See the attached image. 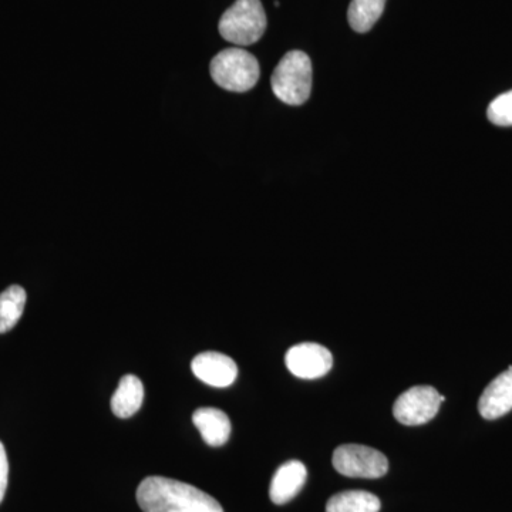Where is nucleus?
<instances>
[{
	"mask_svg": "<svg viewBox=\"0 0 512 512\" xmlns=\"http://www.w3.org/2000/svg\"><path fill=\"white\" fill-rule=\"evenodd\" d=\"M137 501L144 512H224L211 495L173 478H144Z\"/></svg>",
	"mask_w": 512,
	"mask_h": 512,
	"instance_id": "f257e3e1",
	"label": "nucleus"
},
{
	"mask_svg": "<svg viewBox=\"0 0 512 512\" xmlns=\"http://www.w3.org/2000/svg\"><path fill=\"white\" fill-rule=\"evenodd\" d=\"M272 90L289 106H301L312 90V63L301 50H292L282 57L271 79Z\"/></svg>",
	"mask_w": 512,
	"mask_h": 512,
	"instance_id": "f03ea898",
	"label": "nucleus"
},
{
	"mask_svg": "<svg viewBox=\"0 0 512 512\" xmlns=\"http://www.w3.org/2000/svg\"><path fill=\"white\" fill-rule=\"evenodd\" d=\"M212 80L228 92L245 93L258 83V60L247 50L239 47L222 50L211 62Z\"/></svg>",
	"mask_w": 512,
	"mask_h": 512,
	"instance_id": "7ed1b4c3",
	"label": "nucleus"
},
{
	"mask_svg": "<svg viewBox=\"0 0 512 512\" xmlns=\"http://www.w3.org/2000/svg\"><path fill=\"white\" fill-rule=\"evenodd\" d=\"M218 29L229 43L254 45L266 30V15L261 0H237L222 15Z\"/></svg>",
	"mask_w": 512,
	"mask_h": 512,
	"instance_id": "20e7f679",
	"label": "nucleus"
},
{
	"mask_svg": "<svg viewBox=\"0 0 512 512\" xmlns=\"http://www.w3.org/2000/svg\"><path fill=\"white\" fill-rule=\"evenodd\" d=\"M333 467L346 477L380 478L389 470V460L375 448L343 444L333 453Z\"/></svg>",
	"mask_w": 512,
	"mask_h": 512,
	"instance_id": "39448f33",
	"label": "nucleus"
},
{
	"mask_svg": "<svg viewBox=\"0 0 512 512\" xmlns=\"http://www.w3.org/2000/svg\"><path fill=\"white\" fill-rule=\"evenodd\" d=\"M444 400L434 387L414 386L397 397L393 414L404 426H420L436 417Z\"/></svg>",
	"mask_w": 512,
	"mask_h": 512,
	"instance_id": "423d86ee",
	"label": "nucleus"
},
{
	"mask_svg": "<svg viewBox=\"0 0 512 512\" xmlns=\"http://www.w3.org/2000/svg\"><path fill=\"white\" fill-rule=\"evenodd\" d=\"M285 363L289 372L299 379H319L332 369L333 356L325 346L305 342L288 350Z\"/></svg>",
	"mask_w": 512,
	"mask_h": 512,
	"instance_id": "0eeeda50",
	"label": "nucleus"
},
{
	"mask_svg": "<svg viewBox=\"0 0 512 512\" xmlns=\"http://www.w3.org/2000/svg\"><path fill=\"white\" fill-rule=\"evenodd\" d=\"M194 375L212 387H228L237 380L238 366L231 357L220 352L200 353L191 363Z\"/></svg>",
	"mask_w": 512,
	"mask_h": 512,
	"instance_id": "6e6552de",
	"label": "nucleus"
},
{
	"mask_svg": "<svg viewBox=\"0 0 512 512\" xmlns=\"http://www.w3.org/2000/svg\"><path fill=\"white\" fill-rule=\"evenodd\" d=\"M512 410V366L507 372L495 377L493 382L485 387L480 400L478 412L485 420H495L503 417Z\"/></svg>",
	"mask_w": 512,
	"mask_h": 512,
	"instance_id": "1a4fd4ad",
	"label": "nucleus"
},
{
	"mask_svg": "<svg viewBox=\"0 0 512 512\" xmlns=\"http://www.w3.org/2000/svg\"><path fill=\"white\" fill-rule=\"evenodd\" d=\"M306 478H308V470L301 461L291 460L282 464L272 478L271 490H269L272 503L276 505L289 503L301 493Z\"/></svg>",
	"mask_w": 512,
	"mask_h": 512,
	"instance_id": "9d476101",
	"label": "nucleus"
},
{
	"mask_svg": "<svg viewBox=\"0 0 512 512\" xmlns=\"http://www.w3.org/2000/svg\"><path fill=\"white\" fill-rule=\"evenodd\" d=\"M192 423L201 433L202 440L211 447H221L231 436V421L227 414L215 407H201L192 416Z\"/></svg>",
	"mask_w": 512,
	"mask_h": 512,
	"instance_id": "9b49d317",
	"label": "nucleus"
},
{
	"mask_svg": "<svg viewBox=\"0 0 512 512\" xmlns=\"http://www.w3.org/2000/svg\"><path fill=\"white\" fill-rule=\"evenodd\" d=\"M144 402V386L134 375L121 377L119 387L111 399V410L120 419H130L141 409Z\"/></svg>",
	"mask_w": 512,
	"mask_h": 512,
	"instance_id": "f8f14e48",
	"label": "nucleus"
},
{
	"mask_svg": "<svg viewBox=\"0 0 512 512\" xmlns=\"http://www.w3.org/2000/svg\"><path fill=\"white\" fill-rule=\"evenodd\" d=\"M380 508L379 498L362 490L343 491L326 504V512H379Z\"/></svg>",
	"mask_w": 512,
	"mask_h": 512,
	"instance_id": "ddd939ff",
	"label": "nucleus"
},
{
	"mask_svg": "<svg viewBox=\"0 0 512 512\" xmlns=\"http://www.w3.org/2000/svg\"><path fill=\"white\" fill-rule=\"evenodd\" d=\"M26 305V291L19 285L9 286L0 293V335L18 325Z\"/></svg>",
	"mask_w": 512,
	"mask_h": 512,
	"instance_id": "4468645a",
	"label": "nucleus"
},
{
	"mask_svg": "<svg viewBox=\"0 0 512 512\" xmlns=\"http://www.w3.org/2000/svg\"><path fill=\"white\" fill-rule=\"evenodd\" d=\"M387 0H352L348 19L350 28L357 33L369 32L383 15Z\"/></svg>",
	"mask_w": 512,
	"mask_h": 512,
	"instance_id": "2eb2a0df",
	"label": "nucleus"
},
{
	"mask_svg": "<svg viewBox=\"0 0 512 512\" xmlns=\"http://www.w3.org/2000/svg\"><path fill=\"white\" fill-rule=\"evenodd\" d=\"M488 120L495 126H512V90L491 101L487 110Z\"/></svg>",
	"mask_w": 512,
	"mask_h": 512,
	"instance_id": "dca6fc26",
	"label": "nucleus"
},
{
	"mask_svg": "<svg viewBox=\"0 0 512 512\" xmlns=\"http://www.w3.org/2000/svg\"><path fill=\"white\" fill-rule=\"evenodd\" d=\"M9 483V461L8 454H6L5 446L0 441V504L5 498L6 490H8Z\"/></svg>",
	"mask_w": 512,
	"mask_h": 512,
	"instance_id": "f3484780",
	"label": "nucleus"
}]
</instances>
